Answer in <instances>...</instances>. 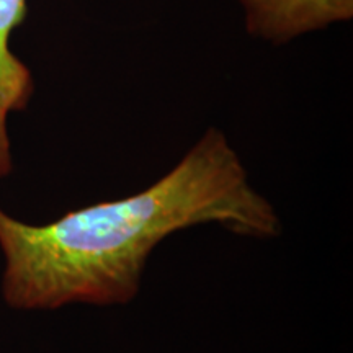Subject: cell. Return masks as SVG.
<instances>
[{
    "mask_svg": "<svg viewBox=\"0 0 353 353\" xmlns=\"http://www.w3.org/2000/svg\"><path fill=\"white\" fill-rule=\"evenodd\" d=\"M26 0H0V180L12 172L8 118L23 112L34 94L32 70L13 54L12 34L23 23Z\"/></svg>",
    "mask_w": 353,
    "mask_h": 353,
    "instance_id": "cell-3",
    "label": "cell"
},
{
    "mask_svg": "<svg viewBox=\"0 0 353 353\" xmlns=\"http://www.w3.org/2000/svg\"><path fill=\"white\" fill-rule=\"evenodd\" d=\"M254 38L285 44L353 17V0H239Z\"/></svg>",
    "mask_w": 353,
    "mask_h": 353,
    "instance_id": "cell-2",
    "label": "cell"
},
{
    "mask_svg": "<svg viewBox=\"0 0 353 353\" xmlns=\"http://www.w3.org/2000/svg\"><path fill=\"white\" fill-rule=\"evenodd\" d=\"M203 224L259 241L281 232L273 205L252 187L218 128L134 195L68 211L46 224H26L0 208L3 301L21 311L126 306L139 294L156 247Z\"/></svg>",
    "mask_w": 353,
    "mask_h": 353,
    "instance_id": "cell-1",
    "label": "cell"
}]
</instances>
